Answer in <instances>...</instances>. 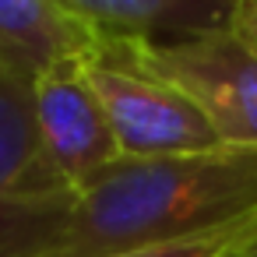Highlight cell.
Returning a JSON list of instances; mask_svg holds the SVG:
<instances>
[{"label":"cell","instance_id":"5b68a950","mask_svg":"<svg viewBox=\"0 0 257 257\" xmlns=\"http://www.w3.org/2000/svg\"><path fill=\"white\" fill-rule=\"evenodd\" d=\"M88 57L57 60L36 78V131L43 162L67 190H81L120 159L113 127L88 78Z\"/></svg>","mask_w":257,"mask_h":257},{"label":"cell","instance_id":"3957f363","mask_svg":"<svg viewBox=\"0 0 257 257\" xmlns=\"http://www.w3.org/2000/svg\"><path fill=\"white\" fill-rule=\"evenodd\" d=\"M67 190L43 162L36 78L0 64V257H43L67 211Z\"/></svg>","mask_w":257,"mask_h":257},{"label":"cell","instance_id":"9c48e42d","mask_svg":"<svg viewBox=\"0 0 257 257\" xmlns=\"http://www.w3.org/2000/svg\"><path fill=\"white\" fill-rule=\"evenodd\" d=\"M229 257H257V243H246V246H239V250L229 253Z\"/></svg>","mask_w":257,"mask_h":257},{"label":"cell","instance_id":"8992f818","mask_svg":"<svg viewBox=\"0 0 257 257\" xmlns=\"http://www.w3.org/2000/svg\"><path fill=\"white\" fill-rule=\"evenodd\" d=\"M60 11L109 39H190L229 29L243 0H53Z\"/></svg>","mask_w":257,"mask_h":257},{"label":"cell","instance_id":"30bf717a","mask_svg":"<svg viewBox=\"0 0 257 257\" xmlns=\"http://www.w3.org/2000/svg\"><path fill=\"white\" fill-rule=\"evenodd\" d=\"M246 243H257V215L250 218V236H246Z\"/></svg>","mask_w":257,"mask_h":257},{"label":"cell","instance_id":"ba28073f","mask_svg":"<svg viewBox=\"0 0 257 257\" xmlns=\"http://www.w3.org/2000/svg\"><path fill=\"white\" fill-rule=\"evenodd\" d=\"M250 218H239V222H229V225H218V229H208V232H194V236H183V239H169V243H152V246H138V250L106 253V257H229L239 246H246Z\"/></svg>","mask_w":257,"mask_h":257},{"label":"cell","instance_id":"277c9868","mask_svg":"<svg viewBox=\"0 0 257 257\" xmlns=\"http://www.w3.org/2000/svg\"><path fill=\"white\" fill-rule=\"evenodd\" d=\"M88 78L113 127L120 159L197 155L225 148L197 102L176 85L134 67L106 64L99 57H88Z\"/></svg>","mask_w":257,"mask_h":257},{"label":"cell","instance_id":"52a82bcc","mask_svg":"<svg viewBox=\"0 0 257 257\" xmlns=\"http://www.w3.org/2000/svg\"><path fill=\"white\" fill-rule=\"evenodd\" d=\"M99 36L53 0H0V64L39 78L50 64L88 57Z\"/></svg>","mask_w":257,"mask_h":257},{"label":"cell","instance_id":"7a4b0ae2","mask_svg":"<svg viewBox=\"0 0 257 257\" xmlns=\"http://www.w3.org/2000/svg\"><path fill=\"white\" fill-rule=\"evenodd\" d=\"M92 57L176 85L225 148L257 152V0H243L229 29L169 43L99 36Z\"/></svg>","mask_w":257,"mask_h":257},{"label":"cell","instance_id":"6da1fadb","mask_svg":"<svg viewBox=\"0 0 257 257\" xmlns=\"http://www.w3.org/2000/svg\"><path fill=\"white\" fill-rule=\"evenodd\" d=\"M257 215V152L116 159L81 190L43 257H106Z\"/></svg>","mask_w":257,"mask_h":257}]
</instances>
